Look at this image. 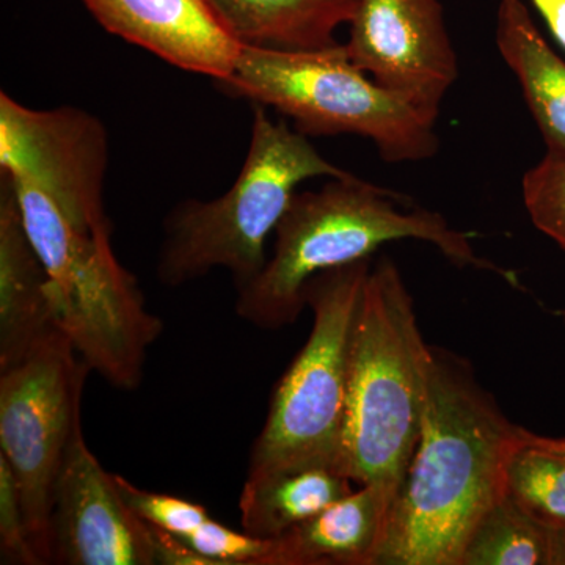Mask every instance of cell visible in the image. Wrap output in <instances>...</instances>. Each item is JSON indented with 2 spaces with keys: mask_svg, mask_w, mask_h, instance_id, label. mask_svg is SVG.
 Returning <instances> with one entry per match:
<instances>
[{
  "mask_svg": "<svg viewBox=\"0 0 565 565\" xmlns=\"http://www.w3.org/2000/svg\"><path fill=\"white\" fill-rule=\"evenodd\" d=\"M522 434L470 363L433 348L422 433L375 565H460L479 522L505 497Z\"/></svg>",
  "mask_w": 565,
  "mask_h": 565,
  "instance_id": "1",
  "label": "cell"
},
{
  "mask_svg": "<svg viewBox=\"0 0 565 565\" xmlns=\"http://www.w3.org/2000/svg\"><path fill=\"white\" fill-rule=\"evenodd\" d=\"M275 247L255 280L237 289L236 313L263 330L291 326L302 315L305 288L316 275L371 259L382 245L416 239L437 247L457 267H471L519 286L512 270L482 258L470 234L438 212L412 206L399 192L349 174L319 191L296 193L275 230Z\"/></svg>",
  "mask_w": 565,
  "mask_h": 565,
  "instance_id": "2",
  "label": "cell"
},
{
  "mask_svg": "<svg viewBox=\"0 0 565 565\" xmlns=\"http://www.w3.org/2000/svg\"><path fill=\"white\" fill-rule=\"evenodd\" d=\"M430 353L403 275L382 256L353 322L340 471L392 503L422 433Z\"/></svg>",
  "mask_w": 565,
  "mask_h": 565,
  "instance_id": "3",
  "label": "cell"
},
{
  "mask_svg": "<svg viewBox=\"0 0 565 565\" xmlns=\"http://www.w3.org/2000/svg\"><path fill=\"white\" fill-rule=\"evenodd\" d=\"M349 174L288 120L274 121L266 107L253 106L250 147L232 188L207 202L185 200L166 218L159 281L177 288L222 267L237 289L244 288L266 266L267 236L288 211L297 185Z\"/></svg>",
  "mask_w": 565,
  "mask_h": 565,
  "instance_id": "4",
  "label": "cell"
},
{
  "mask_svg": "<svg viewBox=\"0 0 565 565\" xmlns=\"http://www.w3.org/2000/svg\"><path fill=\"white\" fill-rule=\"evenodd\" d=\"M9 178L25 232L50 277L58 329L107 384L125 392L139 388L162 321L148 310L137 278L118 262L111 232L81 228L31 182Z\"/></svg>",
  "mask_w": 565,
  "mask_h": 565,
  "instance_id": "5",
  "label": "cell"
},
{
  "mask_svg": "<svg viewBox=\"0 0 565 565\" xmlns=\"http://www.w3.org/2000/svg\"><path fill=\"white\" fill-rule=\"evenodd\" d=\"M218 87L253 106L273 107L305 136L364 137L390 163L426 161L440 147L437 118L381 87L344 44L318 51L243 46Z\"/></svg>",
  "mask_w": 565,
  "mask_h": 565,
  "instance_id": "6",
  "label": "cell"
},
{
  "mask_svg": "<svg viewBox=\"0 0 565 565\" xmlns=\"http://www.w3.org/2000/svg\"><path fill=\"white\" fill-rule=\"evenodd\" d=\"M371 266L373 259H363L308 281L313 329L275 386L245 479L305 468L340 471L353 322Z\"/></svg>",
  "mask_w": 565,
  "mask_h": 565,
  "instance_id": "7",
  "label": "cell"
},
{
  "mask_svg": "<svg viewBox=\"0 0 565 565\" xmlns=\"http://www.w3.org/2000/svg\"><path fill=\"white\" fill-rule=\"evenodd\" d=\"M90 371L70 338L55 329L20 363L0 373V456L17 479L41 564H51L52 494L82 422Z\"/></svg>",
  "mask_w": 565,
  "mask_h": 565,
  "instance_id": "8",
  "label": "cell"
},
{
  "mask_svg": "<svg viewBox=\"0 0 565 565\" xmlns=\"http://www.w3.org/2000/svg\"><path fill=\"white\" fill-rule=\"evenodd\" d=\"M109 136L79 107L36 110L0 93V170L24 180L85 230L111 232L104 210Z\"/></svg>",
  "mask_w": 565,
  "mask_h": 565,
  "instance_id": "9",
  "label": "cell"
},
{
  "mask_svg": "<svg viewBox=\"0 0 565 565\" xmlns=\"http://www.w3.org/2000/svg\"><path fill=\"white\" fill-rule=\"evenodd\" d=\"M344 44L385 90L438 118L459 62L438 0H359Z\"/></svg>",
  "mask_w": 565,
  "mask_h": 565,
  "instance_id": "10",
  "label": "cell"
},
{
  "mask_svg": "<svg viewBox=\"0 0 565 565\" xmlns=\"http://www.w3.org/2000/svg\"><path fill=\"white\" fill-rule=\"evenodd\" d=\"M51 564L156 565L151 526L129 508L85 441L71 437L51 508Z\"/></svg>",
  "mask_w": 565,
  "mask_h": 565,
  "instance_id": "11",
  "label": "cell"
},
{
  "mask_svg": "<svg viewBox=\"0 0 565 565\" xmlns=\"http://www.w3.org/2000/svg\"><path fill=\"white\" fill-rule=\"evenodd\" d=\"M111 35L163 62L228 79L243 44L226 31L210 0H82Z\"/></svg>",
  "mask_w": 565,
  "mask_h": 565,
  "instance_id": "12",
  "label": "cell"
},
{
  "mask_svg": "<svg viewBox=\"0 0 565 565\" xmlns=\"http://www.w3.org/2000/svg\"><path fill=\"white\" fill-rule=\"evenodd\" d=\"M58 329L50 277L22 221L9 177L0 184V373Z\"/></svg>",
  "mask_w": 565,
  "mask_h": 565,
  "instance_id": "13",
  "label": "cell"
},
{
  "mask_svg": "<svg viewBox=\"0 0 565 565\" xmlns=\"http://www.w3.org/2000/svg\"><path fill=\"white\" fill-rule=\"evenodd\" d=\"M392 498L360 486L313 519L274 539L263 565H375Z\"/></svg>",
  "mask_w": 565,
  "mask_h": 565,
  "instance_id": "14",
  "label": "cell"
},
{
  "mask_svg": "<svg viewBox=\"0 0 565 565\" xmlns=\"http://www.w3.org/2000/svg\"><path fill=\"white\" fill-rule=\"evenodd\" d=\"M494 43L522 88L546 152H565V62L546 43L522 0H501Z\"/></svg>",
  "mask_w": 565,
  "mask_h": 565,
  "instance_id": "15",
  "label": "cell"
},
{
  "mask_svg": "<svg viewBox=\"0 0 565 565\" xmlns=\"http://www.w3.org/2000/svg\"><path fill=\"white\" fill-rule=\"evenodd\" d=\"M226 31L243 46L318 51L337 46V33L359 0H210Z\"/></svg>",
  "mask_w": 565,
  "mask_h": 565,
  "instance_id": "16",
  "label": "cell"
},
{
  "mask_svg": "<svg viewBox=\"0 0 565 565\" xmlns=\"http://www.w3.org/2000/svg\"><path fill=\"white\" fill-rule=\"evenodd\" d=\"M353 481L333 468H305L263 479H245L241 526L262 539H277L353 492Z\"/></svg>",
  "mask_w": 565,
  "mask_h": 565,
  "instance_id": "17",
  "label": "cell"
},
{
  "mask_svg": "<svg viewBox=\"0 0 565 565\" xmlns=\"http://www.w3.org/2000/svg\"><path fill=\"white\" fill-rule=\"evenodd\" d=\"M460 565H565V530L542 525L505 494L479 522Z\"/></svg>",
  "mask_w": 565,
  "mask_h": 565,
  "instance_id": "18",
  "label": "cell"
},
{
  "mask_svg": "<svg viewBox=\"0 0 565 565\" xmlns=\"http://www.w3.org/2000/svg\"><path fill=\"white\" fill-rule=\"evenodd\" d=\"M505 494L542 525L565 530L564 449L523 429L505 471Z\"/></svg>",
  "mask_w": 565,
  "mask_h": 565,
  "instance_id": "19",
  "label": "cell"
},
{
  "mask_svg": "<svg viewBox=\"0 0 565 565\" xmlns=\"http://www.w3.org/2000/svg\"><path fill=\"white\" fill-rule=\"evenodd\" d=\"M523 203L539 232L565 253V152H546L522 180Z\"/></svg>",
  "mask_w": 565,
  "mask_h": 565,
  "instance_id": "20",
  "label": "cell"
},
{
  "mask_svg": "<svg viewBox=\"0 0 565 565\" xmlns=\"http://www.w3.org/2000/svg\"><path fill=\"white\" fill-rule=\"evenodd\" d=\"M115 476V484L120 490L129 508L148 525L159 527L167 533L184 535L192 533L206 520L210 511L203 504L193 503L174 494L151 492L134 486L120 475Z\"/></svg>",
  "mask_w": 565,
  "mask_h": 565,
  "instance_id": "21",
  "label": "cell"
},
{
  "mask_svg": "<svg viewBox=\"0 0 565 565\" xmlns=\"http://www.w3.org/2000/svg\"><path fill=\"white\" fill-rule=\"evenodd\" d=\"M177 537L211 565H263L274 545V539L256 537L244 530L239 533L212 516L192 533Z\"/></svg>",
  "mask_w": 565,
  "mask_h": 565,
  "instance_id": "22",
  "label": "cell"
},
{
  "mask_svg": "<svg viewBox=\"0 0 565 565\" xmlns=\"http://www.w3.org/2000/svg\"><path fill=\"white\" fill-rule=\"evenodd\" d=\"M0 563L40 565L29 535L17 479L0 456Z\"/></svg>",
  "mask_w": 565,
  "mask_h": 565,
  "instance_id": "23",
  "label": "cell"
},
{
  "mask_svg": "<svg viewBox=\"0 0 565 565\" xmlns=\"http://www.w3.org/2000/svg\"><path fill=\"white\" fill-rule=\"evenodd\" d=\"M151 530L154 537L156 565H211L206 557L193 552L177 535L154 526H151Z\"/></svg>",
  "mask_w": 565,
  "mask_h": 565,
  "instance_id": "24",
  "label": "cell"
},
{
  "mask_svg": "<svg viewBox=\"0 0 565 565\" xmlns=\"http://www.w3.org/2000/svg\"><path fill=\"white\" fill-rule=\"evenodd\" d=\"M531 3L565 50V0H531Z\"/></svg>",
  "mask_w": 565,
  "mask_h": 565,
  "instance_id": "25",
  "label": "cell"
},
{
  "mask_svg": "<svg viewBox=\"0 0 565 565\" xmlns=\"http://www.w3.org/2000/svg\"><path fill=\"white\" fill-rule=\"evenodd\" d=\"M553 441H555V444L565 451V438H553Z\"/></svg>",
  "mask_w": 565,
  "mask_h": 565,
  "instance_id": "26",
  "label": "cell"
}]
</instances>
